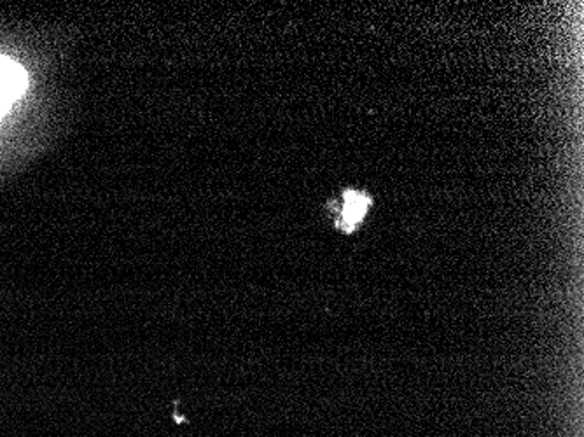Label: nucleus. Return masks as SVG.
I'll use <instances>...</instances> for the list:
<instances>
[{
	"mask_svg": "<svg viewBox=\"0 0 584 437\" xmlns=\"http://www.w3.org/2000/svg\"><path fill=\"white\" fill-rule=\"evenodd\" d=\"M371 207V198L364 191L348 189L343 193V203L338 210L336 226L345 233H354L359 224L364 220L367 210Z\"/></svg>",
	"mask_w": 584,
	"mask_h": 437,
	"instance_id": "obj_1",
	"label": "nucleus"
}]
</instances>
